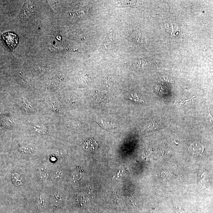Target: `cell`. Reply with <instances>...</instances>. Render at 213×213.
<instances>
[{
	"label": "cell",
	"instance_id": "cell-4",
	"mask_svg": "<svg viewBox=\"0 0 213 213\" xmlns=\"http://www.w3.org/2000/svg\"><path fill=\"white\" fill-rule=\"evenodd\" d=\"M139 1H116V5L118 7H136L140 5Z\"/></svg>",
	"mask_w": 213,
	"mask_h": 213
},
{
	"label": "cell",
	"instance_id": "cell-14",
	"mask_svg": "<svg viewBox=\"0 0 213 213\" xmlns=\"http://www.w3.org/2000/svg\"><path fill=\"white\" fill-rule=\"evenodd\" d=\"M195 97V96H193V97L192 98H191V99H188V100H185L184 101H182V102L180 103V105H183L184 104H185V102H188V101H191V100H192V99H193V98Z\"/></svg>",
	"mask_w": 213,
	"mask_h": 213
},
{
	"label": "cell",
	"instance_id": "cell-10",
	"mask_svg": "<svg viewBox=\"0 0 213 213\" xmlns=\"http://www.w3.org/2000/svg\"><path fill=\"white\" fill-rule=\"evenodd\" d=\"M64 173L61 170H57L54 173V178L56 180H59L62 178L63 176Z\"/></svg>",
	"mask_w": 213,
	"mask_h": 213
},
{
	"label": "cell",
	"instance_id": "cell-3",
	"mask_svg": "<svg viewBox=\"0 0 213 213\" xmlns=\"http://www.w3.org/2000/svg\"><path fill=\"white\" fill-rule=\"evenodd\" d=\"M204 150L203 145L199 143L192 144L189 147V150L193 155H198L202 154Z\"/></svg>",
	"mask_w": 213,
	"mask_h": 213
},
{
	"label": "cell",
	"instance_id": "cell-11",
	"mask_svg": "<svg viewBox=\"0 0 213 213\" xmlns=\"http://www.w3.org/2000/svg\"><path fill=\"white\" fill-rule=\"evenodd\" d=\"M102 83L103 85L105 86H110L111 84V81L110 79L108 78V77H105L102 80Z\"/></svg>",
	"mask_w": 213,
	"mask_h": 213
},
{
	"label": "cell",
	"instance_id": "cell-9",
	"mask_svg": "<svg viewBox=\"0 0 213 213\" xmlns=\"http://www.w3.org/2000/svg\"><path fill=\"white\" fill-rule=\"evenodd\" d=\"M35 131L40 134H45L47 133V129L44 126H39L34 127Z\"/></svg>",
	"mask_w": 213,
	"mask_h": 213
},
{
	"label": "cell",
	"instance_id": "cell-7",
	"mask_svg": "<svg viewBox=\"0 0 213 213\" xmlns=\"http://www.w3.org/2000/svg\"><path fill=\"white\" fill-rule=\"evenodd\" d=\"M159 125L156 122L149 123L148 125L144 126L142 129V131H149V130H154L158 128Z\"/></svg>",
	"mask_w": 213,
	"mask_h": 213
},
{
	"label": "cell",
	"instance_id": "cell-15",
	"mask_svg": "<svg viewBox=\"0 0 213 213\" xmlns=\"http://www.w3.org/2000/svg\"><path fill=\"white\" fill-rule=\"evenodd\" d=\"M209 117H210V120L211 121H212V122H213V117L212 116V115L210 113V111H209Z\"/></svg>",
	"mask_w": 213,
	"mask_h": 213
},
{
	"label": "cell",
	"instance_id": "cell-1",
	"mask_svg": "<svg viewBox=\"0 0 213 213\" xmlns=\"http://www.w3.org/2000/svg\"><path fill=\"white\" fill-rule=\"evenodd\" d=\"M6 44L11 50L15 49L18 44V36L11 32H6L2 35Z\"/></svg>",
	"mask_w": 213,
	"mask_h": 213
},
{
	"label": "cell",
	"instance_id": "cell-13",
	"mask_svg": "<svg viewBox=\"0 0 213 213\" xmlns=\"http://www.w3.org/2000/svg\"><path fill=\"white\" fill-rule=\"evenodd\" d=\"M132 95V98H130V99H131V100H134V101H135V102H140V103L144 102V101H142V100L139 99V98L138 97V96L137 95H134V96H133Z\"/></svg>",
	"mask_w": 213,
	"mask_h": 213
},
{
	"label": "cell",
	"instance_id": "cell-6",
	"mask_svg": "<svg viewBox=\"0 0 213 213\" xmlns=\"http://www.w3.org/2000/svg\"><path fill=\"white\" fill-rule=\"evenodd\" d=\"M38 176L40 179L44 180L46 179L49 176V172L46 168L42 167L37 171Z\"/></svg>",
	"mask_w": 213,
	"mask_h": 213
},
{
	"label": "cell",
	"instance_id": "cell-12",
	"mask_svg": "<svg viewBox=\"0 0 213 213\" xmlns=\"http://www.w3.org/2000/svg\"><path fill=\"white\" fill-rule=\"evenodd\" d=\"M161 79L163 81L166 82V83H173V79L170 78L169 77H168L163 76V77H161Z\"/></svg>",
	"mask_w": 213,
	"mask_h": 213
},
{
	"label": "cell",
	"instance_id": "cell-2",
	"mask_svg": "<svg viewBox=\"0 0 213 213\" xmlns=\"http://www.w3.org/2000/svg\"><path fill=\"white\" fill-rule=\"evenodd\" d=\"M11 180L14 185L20 187L24 183V178L22 174L18 171H14L12 173Z\"/></svg>",
	"mask_w": 213,
	"mask_h": 213
},
{
	"label": "cell",
	"instance_id": "cell-5",
	"mask_svg": "<svg viewBox=\"0 0 213 213\" xmlns=\"http://www.w3.org/2000/svg\"><path fill=\"white\" fill-rule=\"evenodd\" d=\"M19 150L23 154H31L34 153L35 148L30 145H23L19 146Z\"/></svg>",
	"mask_w": 213,
	"mask_h": 213
},
{
	"label": "cell",
	"instance_id": "cell-8",
	"mask_svg": "<svg viewBox=\"0 0 213 213\" xmlns=\"http://www.w3.org/2000/svg\"><path fill=\"white\" fill-rule=\"evenodd\" d=\"M97 122L104 128L111 129L114 127V125L109 122H105L104 120H100L97 121Z\"/></svg>",
	"mask_w": 213,
	"mask_h": 213
}]
</instances>
